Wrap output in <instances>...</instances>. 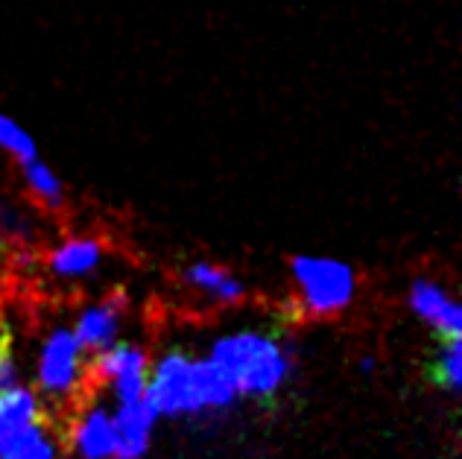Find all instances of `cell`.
<instances>
[{"label": "cell", "instance_id": "cell-1", "mask_svg": "<svg viewBox=\"0 0 462 459\" xmlns=\"http://www.w3.org/2000/svg\"><path fill=\"white\" fill-rule=\"evenodd\" d=\"M211 363L226 374L235 395L273 398L287 381L290 357L287 348L275 336L261 334H235L214 345Z\"/></svg>", "mask_w": 462, "mask_h": 459}, {"label": "cell", "instance_id": "cell-2", "mask_svg": "<svg viewBox=\"0 0 462 459\" xmlns=\"http://www.w3.org/2000/svg\"><path fill=\"white\" fill-rule=\"evenodd\" d=\"M290 270L299 284L301 308L310 317H334L355 296V272L339 261L299 255L290 261Z\"/></svg>", "mask_w": 462, "mask_h": 459}, {"label": "cell", "instance_id": "cell-3", "mask_svg": "<svg viewBox=\"0 0 462 459\" xmlns=\"http://www.w3.org/2000/svg\"><path fill=\"white\" fill-rule=\"evenodd\" d=\"M143 401L152 413L179 416V413H199L205 409L202 401V381H199V363H193L185 354H167L158 363L150 386L143 390Z\"/></svg>", "mask_w": 462, "mask_h": 459}, {"label": "cell", "instance_id": "cell-4", "mask_svg": "<svg viewBox=\"0 0 462 459\" xmlns=\"http://www.w3.org/2000/svg\"><path fill=\"white\" fill-rule=\"evenodd\" d=\"M108 381H115V395L120 404L141 401L143 390H147V354L129 343L106 348L91 360V366H85L82 395Z\"/></svg>", "mask_w": 462, "mask_h": 459}, {"label": "cell", "instance_id": "cell-5", "mask_svg": "<svg viewBox=\"0 0 462 459\" xmlns=\"http://www.w3.org/2000/svg\"><path fill=\"white\" fill-rule=\"evenodd\" d=\"M79 345L70 331H53L51 340L44 343L39 383L53 401H79L82 381H79Z\"/></svg>", "mask_w": 462, "mask_h": 459}, {"label": "cell", "instance_id": "cell-6", "mask_svg": "<svg viewBox=\"0 0 462 459\" xmlns=\"http://www.w3.org/2000/svg\"><path fill=\"white\" fill-rule=\"evenodd\" d=\"M42 421V404L35 401L30 390L18 386L15 392L0 398V459H9L23 445H30L39 433H44Z\"/></svg>", "mask_w": 462, "mask_h": 459}, {"label": "cell", "instance_id": "cell-7", "mask_svg": "<svg viewBox=\"0 0 462 459\" xmlns=\"http://www.w3.org/2000/svg\"><path fill=\"white\" fill-rule=\"evenodd\" d=\"M126 310H129V296L124 287H115L103 301H97V305L85 310L77 322V331H74L79 352L85 348V352L100 354L106 348H112L117 328H120V319H124Z\"/></svg>", "mask_w": 462, "mask_h": 459}, {"label": "cell", "instance_id": "cell-8", "mask_svg": "<svg viewBox=\"0 0 462 459\" xmlns=\"http://www.w3.org/2000/svg\"><path fill=\"white\" fill-rule=\"evenodd\" d=\"M410 305L424 322L433 325V331L439 334V340H459L462 310L442 287H436L433 281H424V278H419V281L412 284V289H410Z\"/></svg>", "mask_w": 462, "mask_h": 459}, {"label": "cell", "instance_id": "cell-9", "mask_svg": "<svg viewBox=\"0 0 462 459\" xmlns=\"http://www.w3.org/2000/svg\"><path fill=\"white\" fill-rule=\"evenodd\" d=\"M155 421V413L147 407V401L120 404V413L112 421L115 433V456L117 459H141L150 445V427Z\"/></svg>", "mask_w": 462, "mask_h": 459}, {"label": "cell", "instance_id": "cell-10", "mask_svg": "<svg viewBox=\"0 0 462 459\" xmlns=\"http://www.w3.org/2000/svg\"><path fill=\"white\" fill-rule=\"evenodd\" d=\"M181 281L193 289H199L202 296L220 301V305H237V301H243V296H246V287H243L235 275L208 261L190 263V267L181 272Z\"/></svg>", "mask_w": 462, "mask_h": 459}, {"label": "cell", "instance_id": "cell-11", "mask_svg": "<svg viewBox=\"0 0 462 459\" xmlns=\"http://www.w3.org/2000/svg\"><path fill=\"white\" fill-rule=\"evenodd\" d=\"M103 261V243L94 237H70L68 243H62L59 249H53L51 255V270L62 278H77L91 272L97 263Z\"/></svg>", "mask_w": 462, "mask_h": 459}, {"label": "cell", "instance_id": "cell-12", "mask_svg": "<svg viewBox=\"0 0 462 459\" xmlns=\"http://www.w3.org/2000/svg\"><path fill=\"white\" fill-rule=\"evenodd\" d=\"M74 445L85 459L115 456L112 418H108L103 409H91V413H85L74 427Z\"/></svg>", "mask_w": 462, "mask_h": 459}, {"label": "cell", "instance_id": "cell-13", "mask_svg": "<svg viewBox=\"0 0 462 459\" xmlns=\"http://www.w3.org/2000/svg\"><path fill=\"white\" fill-rule=\"evenodd\" d=\"M23 185H27L30 197L42 205L44 211H62L65 208V185L59 182V176L47 167L42 159L21 167Z\"/></svg>", "mask_w": 462, "mask_h": 459}, {"label": "cell", "instance_id": "cell-14", "mask_svg": "<svg viewBox=\"0 0 462 459\" xmlns=\"http://www.w3.org/2000/svg\"><path fill=\"white\" fill-rule=\"evenodd\" d=\"M428 381L448 392H457L462 383V343L459 340H439V348L428 360Z\"/></svg>", "mask_w": 462, "mask_h": 459}, {"label": "cell", "instance_id": "cell-15", "mask_svg": "<svg viewBox=\"0 0 462 459\" xmlns=\"http://www.w3.org/2000/svg\"><path fill=\"white\" fill-rule=\"evenodd\" d=\"M0 152L9 155V159L15 161L18 167L39 159L32 135L18 124L15 117H9L6 112H0Z\"/></svg>", "mask_w": 462, "mask_h": 459}, {"label": "cell", "instance_id": "cell-16", "mask_svg": "<svg viewBox=\"0 0 462 459\" xmlns=\"http://www.w3.org/2000/svg\"><path fill=\"white\" fill-rule=\"evenodd\" d=\"M32 237V223L30 216H23L21 208H15L12 202H0V240L9 243H23Z\"/></svg>", "mask_w": 462, "mask_h": 459}, {"label": "cell", "instance_id": "cell-17", "mask_svg": "<svg viewBox=\"0 0 462 459\" xmlns=\"http://www.w3.org/2000/svg\"><path fill=\"white\" fill-rule=\"evenodd\" d=\"M18 366H15V352H12V334L9 328H0V398L18 390Z\"/></svg>", "mask_w": 462, "mask_h": 459}, {"label": "cell", "instance_id": "cell-18", "mask_svg": "<svg viewBox=\"0 0 462 459\" xmlns=\"http://www.w3.org/2000/svg\"><path fill=\"white\" fill-rule=\"evenodd\" d=\"M9 459H53V442L39 433L30 445H23L18 454H12Z\"/></svg>", "mask_w": 462, "mask_h": 459}]
</instances>
